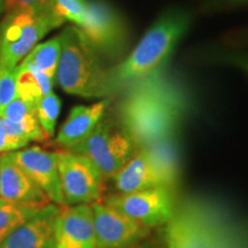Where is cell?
I'll return each mask as SVG.
<instances>
[{
    "instance_id": "obj_7",
    "label": "cell",
    "mask_w": 248,
    "mask_h": 248,
    "mask_svg": "<svg viewBox=\"0 0 248 248\" xmlns=\"http://www.w3.org/2000/svg\"><path fill=\"white\" fill-rule=\"evenodd\" d=\"M58 170L64 206L92 204L101 200L105 178L84 155L58 150Z\"/></svg>"
},
{
    "instance_id": "obj_6",
    "label": "cell",
    "mask_w": 248,
    "mask_h": 248,
    "mask_svg": "<svg viewBox=\"0 0 248 248\" xmlns=\"http://www.w3.org/2000/svg\"><path fill=\"white\" fill-rule=\"evenodd\" d=\"M100 58L116 60L128 47V31L119 13L102 0H88L83 23L77 27Z\"/></svg>"
},
{
    "instance_id": "obj_24",
    "label": "cell",
    "mask_w": 248,
    "mask_h": 248,
    "mask_svg": "<svg viewBox=\"0 0 248 248\" xmlns=\"http://www.w3.org/2000/svg\"><path fill=\"white\" fill-rule=\"evenodd\" d=\"M51 9H54L53 0H4L5 15L18 12L44 13Z\"/></svg>"
},
{
    "instance_id": "obj_17",
    "label": "cell",
    "mask_w": 248,
    "mask_h": 248,
    "mask_svg": "<svg viewBox=\"0 0 248 248\" xmlns=\"http://www.w3.org/2000/svg\"><path fill=\"white\" fill-rule=\"evenodd\" d=\"M16 90L17 97L22 100L37 105L40 98L52 92L55 80L37 69L32 64L21 61L17 64Z\"/></svg>"
},
{
    "instance_id": "obj_8",
    "label": "cell",
    "mask_w": 248,
    "mask_h": 248,
    "mask_svg": "<svg viewBox=\"0 0 248 248\" xmlns=\"http://www.w3.org/2000/svg\"><path fill=\"white\" fill-rule=\"evenodd\" d=\"M102 201L146 229L167 224L175 214L171 191L164 186L131 193H115Z\"/></svg>"
},
{
    "instance_id": "obj_15",
    "label": "cell",
    "mask_w": 248,
    "mask_h": 248,
    "mask_svg": "<svg viewBox=\"0 0 248 248\" xmlns=\"http://www.w3.org/2000/svg\"><path fill=\"white\" fill-rule=\"evenodd\" d=\"M111 179L117 193H131L159 186L167 187L144 146H139L136 150L128 162Z\"/></svg>"
},
{
    "instance_id": "obj_27",
    "label": "cell",
    "mask_w": 248,
    "mask_h": 248,
    "mask_svg": "<svg viewBox=\"0 0 248 248\" xmlns=\"http://www.w3.org/2000/svg\"><path fill=\"white\" fill-rule=\"evenodd\" d=\"M132 248H162L159 245L154 244V243H150V241H145V239L140 241V243L136 245V246H133Z\"/></svg>"
},
{
    "instance_id": "obj_16",
    "label": "cell",
    "mask_w": 248,
    "mask_h": 248,
    "mask_svg": "<svg viewBox=\"0 0 248 248\" xmlns=\"http://www.w3.org/2000/svg\"><path fill=\"white\" fill-rule=\"evenodd\" d=\"M108 107V99H104L89 106L78 105L74 107L59 130L55 144L60 146L61 150H71L77 146L93 131Z\"/></svg>"
},
{
    "instance_id": "obj_1",
    "label": "cell",
    "mask_w": 248,
    "mask_h": 248,
    "mask_svg": "<svg viewBox=\"0 0 248 248\" xmlns=\"http://www.w3.org/2000/svg\"><path fill=\"white\" fill-rule=\"evenodd\" d=\"M188 17L179 12L169 13L157 20L131 54L120 64L108 69L111 92L131 89L160 71L185 32Z\"/></svg>"
},
{
    "instance_id": "obj_11",
    "label": "cell",
    "mask_w": 248,
    "mask_h": 248,
    "mask_svg": "<svg viewBox=\"0 0 248 248\" xmlns=\"http://www.w3.org/2000/svg\"><path fill=\"white\" fill-rule=\"evenodd\" d=\"M11 154L15 162L39 186L52 203L64 206L57 151L52 152L40 146H31L11 152Z\"/></svg>"
},
{
    "instance_id": "obj_13",
    "label": "cell",
    "mask_w": 248,
    "mask_h": 248,
    "mask_svg": "<svg viewBox=\"0 0 248 248\" xmlns=\"http://www.w3.org/2000/svg\"><path fill=\"white\" fill-rule=\"evenodd\" d=\"M55 248H95L91 204L60 207L55 221Z\"/></svg>"
},
{
    "instance_id": "obj_18",
    "label": "cell",
    "mask_w": 248,
    "mask_h": 248,
    "mask_svg": "<svg viewBox=\"0 0 248 248\" xmlns=\"http://www.w3.org/2000/svg\"><path fill=\"white\" fill-rule=\"evenodd\" d=\"M1 117L8 122L16 124L30 142H44L48 140L37 119L36 105L24 101L17 95L5 108Z\"/></svg>"
},
{
    "instance_id": "obj_23",
    "label": "cell",
    "mask_w": 248,
    "mask_h": 248,
    "mask_svg": "<svg viewBox=\"0 0 248 248\" xmlns=\"http://www.w3.org/2000/svg\"><path fill=\"white\" fill-rule=\"evenodd\" d=\"M18 67H12L6 69L0 76V117L4 113L5 108L13 101L17 95L16 78Z\"/></svg>"
},
{
    "instance_id": "obj_3",
    "label": "cell",
    "mask_w": 248,
    "mask_h": 248,
    "mask_svg": "<svg viewBox=\"0 0 248 248\" xmlns=\"http://www.w3.org/2000/svg\"><path fill=\"white\" fill-rule=\"evenodd\" d=\"M178 108L150 93L133 91L120 108V120L138 146L172 138Z\"/></svg>"
},
{
    "instance_id": "obj_29",
    "label": "cell",
    "mask_w": 248,
    "mask_h": 248,
    "mask_svg": "<svg viewBox=\"0 0 248 248\" xmlns=\"http://www.w3.org/2000/svg\"><path fill=\"white\" fill-rule=\"evenodd\" d=\"M4 13V0H0V15Z\"/></svg>"
},
{
    "instance_id": "obj_5",
    "label": "cell",
    "mask_w": 248,
    "mask_h": 248,
    "mask_svg": "<svg viewBox=\"0 0 248 248\" xmlns=\"http://www.w3.org/2000/svg\"><path fill=\"white\" fill-rule=\"evenodd\" d=\"M64 22L55 9L6 14L0 23V61L7 68L17 66L46 33Z\"/></svg>"
},
{
    "instance_id": "obj_21",
    "label": "cell",
    "mask_w": 248,
    "mask_h": 248,
    "mask_svg": "<svg viewBox=\"0 0 248 248\" xmlns=\"http://www.w3.org/2000/svg\"><path fill=\"white\" fill-rule=\"evenodd\" d=\"M60 110L61 100L53 91L49 92L48 94H45L37 102V119H38L40 128L43 129L48 139L54 136L55 125H57L58 117L60 115Z\"/></svg>"
},
{
    "instance_id": "obj_28",
    "label": "cell",
    "mask_w": 248,
    "mask_h": 248,
    "mask_svg": "<svg viewBox=\"0 0 248 248\" xmlns=\"http://www.w3.org/2000/svg\"><path fill=\"white\" fill-rule=\"evenodd\" d=\"M6 69H8V68H7V67H6V66H5V64H4V63H2V62H1V61H0V76H1V75H2V73H4V71H5Z\"/></svg>"
},
{
    "instance_id": "obj_20",
    "label": "cell",
    "mask_w": 248,
    "mask_h": 248,
    "mask_svg": "<svg viewBox=\"0 0 248 248\" xmlns=\"http://www.w3.org/2000/svg\"><path fill=\"white\" fill-rule=\"evenodd\" d=\"M40 207L9 202L0 198V244L18 225L30 218Z\"/></svg>"
},
{
    "instance_id": "obj_12",
    "label": "cell",
    "mask_w": 248,
    "mask_h": 248,
    "mask_svg": "<svg viewBox=\"0 0 248 248\" xmlns=\"http://www.w3.org/2000/svg\"><path fill=\"white\" fill-rule=\"evenodd\" d=\"M60 207L52 202L40 207L1 241L0 248H55V221Z\"/></svg>"
},
{
    "instance_id": "obj_2",
    "label": "cell",
    "mask_w": 248,
    "mask_h": 248,
    "mask_svg": "<svg viewBox=\"0 0 248 248\" xmlns=\"http://www.w3.org/2000/svg\"><path fill=\"white\" fill-rule=\"evenodd\" d=\"M61 55L55 80L63 91L83 98H106L113 94L108 69L76 26L60 33Z\"/></svg>"
},
{
    "instance_id": "obj_19",
    "label": "cell",
    "mask_w": 248,
    "mask_h": 248,
    "mask_svg": "<svg viewBox=\"0 0 248 248\" xmlns=\"http://www.w3.org/2000/svg\"><path fill=\"white\" fill-rule=\"evenodd\" d=\"M61 55L60 35L48 39L47 42L36 45L22 61L33 67L55 80L57 70Z\"/></svg>"
},
{
    "instance_id": "obj_26",
    "label": "cell",
    "mask_w": 248,
    "mask_h": 248,
    "mask_svg": "<svg viewBox=\"0 0 248 248\" xmlns=\"http://www.w3.org/2000/svg\"><path fill=\"white\" fill-rule=\"evenodd\" d=\"M232 63L235 66H239L246 71H248V57H235L231 59Z\"/></svg>"
},
{
    "instance_id": "obj_14",
    "label": "cell",
    "mask_w": 248,
    "mask_h": 248,
    "mask_svg": "<svg viewBox=\"0 0 248 248\" xmlns=\"http://www.w3.org/2000/svg\"><path fill=\"white\" fill-rule=\"evenodd\" d=\"M0 198L9 202L43 207L51 202L9 153L0 154Z\"/></svg>"
},
{
    "instance_id": "obj_25",
    "label": "cell",
    "mask_w": 248,
    "mask_h": 248,
    "mask_svg": "<svg viewBox=\"0 0 248 248\" xmlns=\"http://www.w3.org/2000/svg\"><path fill=\"white\" fill-rule=\"evenodd\" d=\"M28 145L29 142L7 131L0 119V154L21 150V148L27 147Z\"/></svg>"
},
{
    "instance_id": "obj_22",
    "label": "cell",
    "mask_w": 248,
    "mask_h": 248,
    "mask_svg": "<svg viewBox=\"0 0 248 248\" xmlns=\"http://www.w3.org/2000/svg\"><path fill=\"white\" fill-rule=\"evenodd\" d=\"M55 12L64 21H70L79 27L88 11V0H53Z\"/></svg>"
},
{
    "instance_id": "obj_9",
    "label": "cell",
    "mask_w": 248,
    "mask_h": 248,
    "mask_svg": "<svg viewBox=\"0 0 248 248\" xmlns=\"http://www.w3.org/2000/svg\"><path fill=\"white\" fill-rule=\"evenodd\" d=\"M95 248H132L146 239L148 229L133 221L125 214L97 201L92 204Z\"/></svg>"
},
{
    "instance_id": "obj_10",
    "label": "cell",
    "mask_w": 248,
    "mask_h": 248,
    "mask_svg": "<svg viewBox=\"0 0 248 248\" xmlns=\"http://www.w3.org/2000/svg\"><path fill=\"white\" fill-rule=\"evenodd\" d=\"M166 239L168 248H225L214 225L192 210L173 214L167 223Z\"/></svg>"
},
{
    "instance_id": "obj_4",
    "label": "cell",
    "mask_w": 248,
    "mask_h": 248,
    "mask_svg": "<svg viewBox=\"0 0 248 248\" xmlns=\"http://www.w3.org/2000/svg\"><path fill=\"white\" fill-rule=\"evenodd\" d=\"M138 147L121 120L107 109L88 137L69 151L91 160L106 181L114 177Z\"/></svg>"
}]
</instances>
